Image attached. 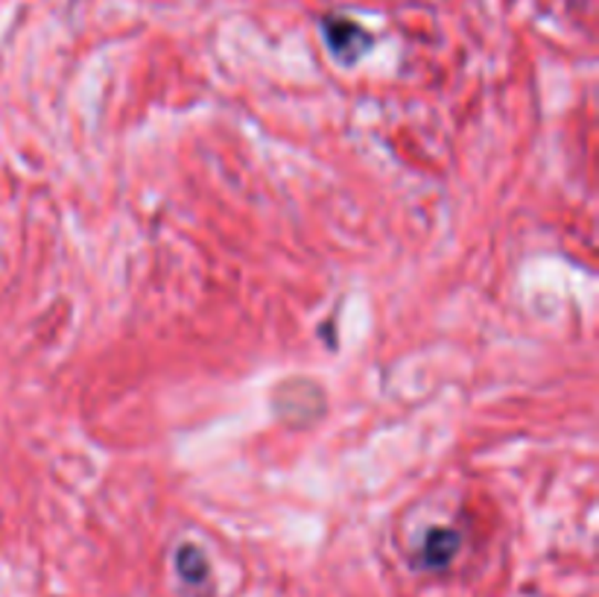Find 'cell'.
Wrapping results in <instances>:
<instances>
[{
    "instance_id": "6da1fadb",
    "label": "cell",
    "mask_w": 599,
    "mask_h": 597,
    "mask_svg": "<svg viewBox=\"0 0 599 597\" xmlns=\"http://www.w3.org/2000/svg\"><path fill=\"white\" fill-rule=\"evenodd\" d=\"M322 35H325V44H328L330 56L337 59L339 65L351 67L357 65L366 53L371 50L375 39L366 27H360L357 21L345 15H328L322 21Z\"/></svg>"
},
{
    "instance_id": "7a4b0ae2",
    "label": "cell",
    "mask_w": 599,
    "mask_h": 597,
    "mask_svg": "<svg viewBox=\"0 0 599 597\" xmlns=\"http://www.w3.org/2000/svg\"><path fill=\"white\" fill-rule=\"evenodd\" d=\"M460 531H453V527H433V531H428L424 542H421L416 565L424 568V572H442V568H448V565L453 563V556L460 554Z\"/></svg>"
},
{
    "instance_id": "3957f363",
    "label": "cell",
    "mask_w": 599,
    "mask_h": 597,
    "mask_svg": "<svg viewBox=\"0 0 599 597\" xmlns=\"http://www.w3.org/2000/svg\"><path fill=\"white\" fill-rule=\"evenodd\" d=\"M172 565H176V574L179 580L190 589H202L211 580V565H208V556L202 547H197L193 542H185V545L176 547V556H172Z\"/></svg>"
}]
</instances>
